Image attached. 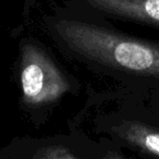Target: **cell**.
<instances>
[{
	"instance_id": "8992f818",
	"label": "cell",
	"mask_w": 159,
	"mask_h": 159,
	"mask_svg": "<svg viewBox=\"0 0 159 159\" xmlns=\"http://www.w3.org/2000/svg\"><path fill=\"white\" fill-rule=\"evenodd\" d=\"M143 94L145 95L147 102H149L152 106L159 109V89H157V91H150V92L143 93Z\"/></svg>"
},
{
	"instance_id": "7a4b0ae2",
	"label": "cell",
	"mask_w": 159,
	"mask_h": 159,
	"mask_svg": "<svg viewBox=\"0 0 159 159\" xmlns=\"http://www.w3.org/2000/svg\"><path fill=\"white\" fill-rule=\"evenodd\" d=\"M84 121L89 122L94 134L121 149L146 158H159V109L141 92L120 86L95 92L87 97L73 124Z\"/></svg>"
},
{
	"instance_id": "277c9868",
	"label": "cell",
	"mask_w": 159,
	"mask_h": 159,
	"mask_svg": "<svg viewBox=\"0 0 159 159\" xmlns=\"http://www.w3.org/2000/svg\"><path fill=\"white\" fill-rule=\"evenodd\" d=\"M123 149L104 137L99 141L79 129L43 137H16L0 147V159H118Z\"/></svg>"
},
{
	"instance_id": "3957f363",
	"label": "cell",
	"mask_w": 159,
	"mask_h": 159,
	"mask_svg": "<svg viewBox=\"0 0 159 159\" xmlns=\"http://www.w3.org/2000/svg\"><path fill=\"white\" fill-rule=\"evenodd\" d=\"M19 91V108L36 128L45 124L62 100L76 96L82 83L42 39L24 35L19 39L13 63Z\"/></svg>"
},
{
	"instance_id": "5b68a950",
	"label": "cell",
	"mask_w": 159,
	"mask_h": 159,
	"mask_svg": "<svg viewBox=\"0 0 159 159\" xmlns=\"http://www.w3.org/2000/svg\"><path fill=\"white\" fill-rule=\"evenodd\" d=\"M107 20L159 31V0H68Z\"/></svg>"
},
{
	"instance_id": "6da1fadb",
	"label": "cell",
	"mask_w": 159,
	"mask_h": 159,
	"mask_svg": "<svg viewBox=\"0 0 159 159\" xmlns=\"http://www.w3.org/2000/svg\"><path fill=\"white\" fill-rule=\"evenodd\" d=\"M38 31L63 56L115 86L147 93L159 89V40L139 37L66 1L42 11Z\"/></svg>"
}]
</instances>
